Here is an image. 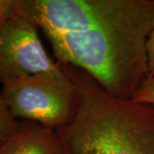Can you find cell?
<instances>
[{"label":"cell","mask_w":154,"mask_h":154,"mask_svg":"<svg viewBox=\"0 0 154 154\" xmlns=\"http://www.w3.org/2000/svg\"><path fill=\"white\" fill-rule=\"evenodd\" d=\"M0 154H68L57 130L36 122L23 120Z\"/></svg>","instance_id":"cell-6"},{"label":"cell","mask_w":154,"mask_h":154,"mask_svg":"<svg viewBox=\"0 0 154 154\" xmlns=\"http://www.w3.org/2000/svg\"><path fill=\"white\" fill-rule=\"evenodd\" d=\"M0 96L16 118L56 130L71 123L81 103L76 86L63 69L13 80L3 85Z\"/></svg>","instance_id":"cell-4"},{"label":"cell","mask_w":154,"mask_h":154,"mask_svg":"<svg viewBox=\"0 0 154 154\" xmlns=\"http://www.w3.org/2000/svg\"><path fill=\"white\" fill-rule=\"evenodd\" d=\"M76 86L80 107L57 129L68 154H154V105L108 94L88 73L61 64Z\"/></svg>","instance_id":"cell-1"},{"label":"cell","mask_w":154,"mask_h":154,"mask_svg":"<svg viewBox=\"0 0 154 154\" xmlns=\"http://www.w3.org/2000/svg\"><path fill=\"white\" fill-rule=\"evenodd\" d=\"M154 29V9L128 21L85 33L50 34L57 63L88 73L108 94L134 99L148 78L146 42Z\"/></svg>","instance_id":"cell-2"},{"label":"cell","mask_w":154,"mask_h":154,"mask_svg":"<svg viewBox=\"0 0 154 154\" xmlns=\"http://www.w3.org/2000/svg\"><path fill=\"white\" fill-rule=\"evenodd\" d=\"M21 121L12 114L5 99L0 96V149L17 132Z\"/></svg>","instance_id":"cell-7"},{"label":"cell","mask_w":154,"mask_h":154,"mask_svg":"<svg viewBox=\"0 0 154 154\" xmlns=\"http://www.w3.org/2000/svg\"><path fill=\"white\" fill-rule=\"evenodd\" d=\"M16 5L46 36L131 20L154 9V0H16Z\"/></svg>","instance_id":"cell-3"},{"label":"cell","mask_w":154,"mask_h":154,"mask_svg":"<svg viewBox=\"0 0 154 154\" xmlns=\"http://www.w3.org/2000/svg\"><path fill=\"white\" fill-rule=\"evenodd\" d=\"M133 100L154 105V78L148 77L144 82Z\"/></svg>","instance_id":"cell-8"},{"label":"cell","mask_w":154,"mask_h":154,"mask_svg":"<svg viewBox=\"0 0 154 154\" xmlns=\"http://www.w3.org/2000/svg\"><path fill=\"white\" fill-rule=\"evenodd\" d=\"M146 53H147L148 77L154 78V29L150 33L146 42Z\"/></svg>","instance_id":"cell-10"},{"label":"cell","mask_w":154,"mask_h":154,"mask_svg":"<svg viewBox=\"0 0 154 154\" xmlns=\"http://www.w3.org/2000/svg\"><path fill=\"white\" fill-rule=\"evenodd\" d=\"M17 12L16 0H0V23L10 19Z\"/></svg>","instance_id":"cell-9"},{"label":"cell","mask_w":154,"mask_h":154,"mask_svg":"<svg viewBox=\"0 0 154 154\" xmlns=\"http://www.w3.org/2000/svg\"><path fill=\"white\" fill-rule=\"evenodd\" d=\"M38 27L17 13L0 23V83L41 73H59L60 64L47 55Z\"/></svg>","instance_id":"cell-5"}]
</instances>
